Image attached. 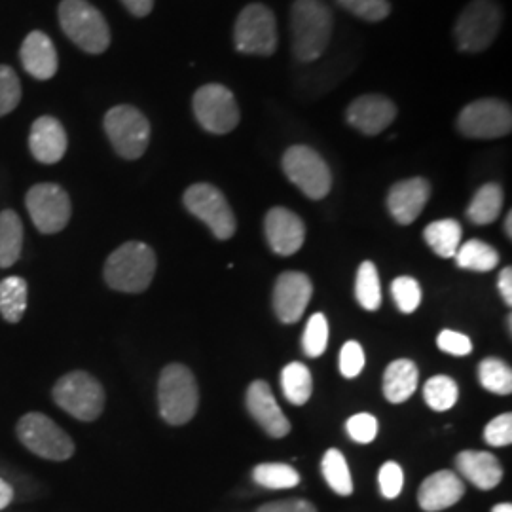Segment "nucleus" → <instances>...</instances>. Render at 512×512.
<instances>
[{
	"mask_svg": "<svg viewBox=\"0 0 512 512\" xmlns=\"http://www.w3.org/2000/svg\"><path fill=\"white\" fill-rule=\"evenodd\" d=\"M334 16L323 0H294L291 6L293 54L300 63L319 59L329 48Z\"/></svg>",
	"mask_w": 512,
	"mask_h": 512,
	"instance_id": "f257e3e1",
	"label": "nucleus"
},
{
	"mask_svg": "<svg viewBox=\"0 0 512 512\" xmlns=\"http://www.w3.org/2000/svg\"><path fill=\"white\" fill-rule=\"evenodd\" d=\"M156 253L143 241L120 245L105 262L103 277L118 293H145L156 274Z\"/></svg>",
	"mask_w": 512,
	"mask_h": 512,
	"instance_id": "f03ea898",
	"label": "nucleus"
},
{
	"mask_svg": "<svg viewBox=\"0 0 512 512\" xmlns=\"http://www.w3.org/2000/svg\"><path fill=\"white\" fill-rule=\"evenodd\" d=\"M158 404L169 425H184L196 416L200 389L190 368L179 363L165 366L158 382Z\"/></svg>",
	"mask_w": 512,
	"mask_h": 512,
	"instance_id": "7ed1b4c3",
	"label": "nucleus"
},
{
	"mask_svg": "<svg viewBox=\"0 0 512 512\" xmlns=\"http://www.w3.org/2000/svg\"><path fill=\"white\" fill-rule=\"evenodd\" d=\"M54 403L80 421H95L105 410V389L90 372L73 370L61 376L52 389Z\"/></svg>",
	"mask_w": 512,
	"mask_h": 512,
	"instance_id": "20e7f679",
	"label": "nucleus"
},
{
	"mask_svg": "<svg viewBox=\"0 0 512 512\" xmlns=\"http://www.w3.org/2000/svg\"><path fill=\"white\" fill-rule=\"evenodd\" d=\"M59 23L67 37L88 54H103L110 46V29L103 14L86 0H63Z\"/></svg>",
	"mask_w": 512,
	"mask_h": 512,
	"instance_id": "39448f33",
	"label": "nucleus"
},
{
	"mask_svg": "<svg viewBox=\"0 0 512 512\" xmlns=\"http://www.w3.org/2000/svg\"><path fill=\"white\" fill-rule=\"evenodd\" d=\"M503 23V12L494 0H471L459 14L454 37L461 52L478 54L494 44Z\"/></svg>",
	"mask_w": 512,
	"mask_h": 512,
	"instance_id": "423d86ee",
	"label": "nucleus"
},
{
	"mask_svg": "<svg viewBox=\"0 0 512 512\" xmlns=\"http://www.w3.org/2000/svg\"><path fill=\"white\" fill-rule=\"evenodd\" d=\"M19 442L38 458L67 461L73 458L74 442L52 418L40 412L25 414L16 425Z\"/></svg>",
	"mask_w": 512,
	"mask_h": 512,
	"instance_id": "0eeeda50",
	"label": "nucleus"
},
{
	"mask_svg": "<svg viewBox=\"0 0 512 512\" xmlns=\"http://www.w3.org/2000/svg\"><path fill=\"white\" fill-rule=\"evenodd\" d=\"M105 131L110 145L124 160H139L150 143L147 116L131 105H118L105 114Z\"/></svg>",
	"mask_w": 512,
	"mask_h": 512,
	"instance_id": "6e6552de",
	"label": "nucleus"
},
{
	"mask_svg": "<svg viewBox=\"0 0 512 512\" xmlns=\"http://www.w3.org/2000/svg\"><path fill=\"white\" fill-rule=\"evenodd\" d=\"M234 44L241 54L270 57L277 50V21L274 12L253 2L239 12L234 27Z\"/></svg>",
	"mask_w": 512,
	"mask_h": 512,
	"instance_id": "1a4fd4ad",
	"label": "nucleus"
},
{
	"mask_svg": "<svg viewBox=\"0 0 512 512\" xmlns=\"http://www.w3.org/2000/svg\"><path fill=\"white\" fill-rule=\"evenodd\" d=\"M283 171L287 179L302 190L310 200H323L332 188V173L317 150L294 145L283 154Z\"/></svg>",
	"mask_w": 512,
	"mask_h": 512,
	"instance_id": "9d476101",
	"label": "nucleus"
},
{
	"mask_svg": "<svg viewBox=\"0 0 512 512\" xmlns=\"http://www.w3.org/2000/svg\"><path fill=\"white\" fill-rule=\"evenodd\" d=\"M192 109L198 124L213 135H226L238 128L241 120L234 93L222 84H205L194 93Z\"/></svg>",
	"mask_w": 512,
	"mask_h": 512,
	"instance_id": "9b49d317",
	"label": "nucleus"
},
{
	"mask_svg": "<svg viewBox=\"0 0 512 512\" xmlns=\"http://www.w3.org/2000/svg\"><path fill=\"white\" fill-rule=\"evenodd\" d=\"M184 207L202 220L213 236L230 239L236 234V217L224 194L217 186L209 183L192 184L183 196Z\"/></svg>",
	"mask_w": 512,
	"mask_h": 512,
	"instance_id": "f8f14e48",
	"label": "nucleus"
},
{
	"mask_svg": "<svg viewBox=\"0 0 512 512\" xmlns=\"http://www.w3.org/2000/svg\"><path fill=\"white\" fill-rule=\"evenodd\" d=\"M458 129L469 139H499L512 129V110L501 99H478L459 112Z\"/></svg>",
	"mask_w": 512,
	"mask_h": 512,
	"instance_id": "ddd939ff",
	"label": "nucleus"
},
{
	"mask_svg": "<svg viewBox=\"0 0 512 512\" xmlns=\"http://www.w3.org/2000/svg\"><path fill=\"white\" fill-rule=\"evenodd\" d=\"M25 205L38 232L46 236L65 230L73 213L67 190L54 183L35 184L25 196Z\"/></svg>",
	"mask_w": 512,
	"mask_h": 512,
	"instance_id": "4468645a",
	"label": "nucleus"
},
{
	"mask_svg": "<svg viewBox=\"0 0 512 512\" xmlns=\"http://www.w3.org/2000/svg\"><path fill=\"white\" fill-rule=\"evenodd\" d=\"M346 118L351 128L361 131L368 137H376L389 128L397 118V105L385 95L368 93L351 101Z\"/></svg>",
	"mask_w": 512,
	"mask_h": 512,
	"instance_id": "2eb2a0df",
	"label": "nucleus"
},
{
	"mask_svg": "<svg viewBox=\"0 0 512 512\" xmlns=\"http://www.w3.org/2000/svg\"><path fill=\"white\" fill-rule=\"evenodd\" d=\"M311 293L313 287L308 275L302 272H283L275 283L274 308L277 317L287 325L300 321L310 304Z\"/></svg>",
	"mask_w": 512,
	"mask_h": 512,
	"instance_id": "dca6fc26",
	"label": "nucleus"
},
{
	"mask_svg": "<svg viewBox=\"0 0 512 512\" xmlns=\"http://www.w3.org/2000/svg\"><path fill=\"white\" fill-rule=\"evenodd\" d=\"M264 230L272 251L281 256L298 253L306 239L304 220L285 207H274L268 211L264 220Z\"/></svg>",
	"mask_w": 512,
	"mask_h": 512,
	"instance_id": "f3484780",
	"label": "nucleus"
},
{
	"mask_svg": "<svg viewBox=\"0 0 512 512\" xmlns=\"http://www.w3.org/2000/svg\"><path fill=\"white\" fill-rule=\"evenodd\" d=\"M247 408L256 423L274 439H283L291 433V421L281 412L274 391L264 380H256L247 391Z\"/></svg>",
	"mask_w": 512,
	"mask_h": 512,
	"instance_id": "a211bd4d",
	"label": "nucleus"
},
{
	"mask_svg": "<svg viewBox=\"0 0 512 512\" xmlns=\"http://www.w3.org/2000/svg\"><path fill=\"white\" fill-rule=\"evenodd\" d=\"M431 198V184L423 177H414L393 184L387 194V209L399 224H412Z\"/></svg>",
	"mask_w": 512,
	"mask_h": 512,
	"instance_id": "6ab92c4d",
	"label": "nucleus"
},
{
	"mask_svg": "<svg viewBox=\"0 0 512 512\" xmlns=\"http://www.w3.org/2000/svg\"><path fill=\"white\" fill-rule=\"evenodd\" d=\"M67 133L54 116H42L31 128L29 148L40 164L52 165L63 160L67 152Z\"/></svg>",
	"mask_w": 512,
	"mask_h": 512,
	"instance_id": "aec40b11",
	"label": "nucleus"
},
{
	"mask_svg": "<svg viewBox=\"0 0 512 512\" xmlns=\"http://www.w3.org/2000/svg\"><path fill=\"white\" fill-rule=\"evenodd\" d=\"M465 494V484L452 471H437L423 480L418 501L423 511L439 512L456 505Z\"/></svg>",
	"mask_w": 512,
	"mask_h": 512,
	"instance_id": "412c9836",
	"label": "nucleus"
},
{
	"mask_svg": "<svg viewBox=\"0 0 512 512\" xmlns=\"http://www.w3.org/2000/svg\"><path fill=\"white\" fill-rule=\"evenodd\" d=\"M19 57L25 73L31 74L37 80H50L57 73L59 61L54 42L40 31H33L31 35H27L21 44Z\"/></svg>",
	"mask_w": 512,
	"mask_h": 512,
	"instance_id": "4be33fe9",
	"label": "nucleus"
},
{
	"mask_svg": "<svg viewBox=\"0 0 512 512\" xmlns=\"http://www.w3.org/2000/svg\"><path fill=\"white\" fill-rule=\"evenodd\" d=\"M459 473L469 482H473L478 490H494L503 478L501 463L490 452L465 450L456 459Z\"/></svg>",
	"mask_w": 512,
	"mask_h": 512,
	"instance_id": "5701e85b",
	"label": "nucleus"
},
{
	"mask_svg": "<svg viewBox=\"0 0 512 512\" xmlns=\"http://www.w3.org/2000/svg\"><path fill=\"white\" fill-rule=\"evenodd\" d=\"M418 387V366L408 359H397L384 374V395L389 403L408 401Z\"/></svg>",
	"mask_w": 512,
	"mask_h": 512,
	"instance_id": "b1692460",
	"label": "nucleus"
},
{
	"mask_svg": "<svg viewBox=\"0 0 512 512\" xmlns=\"http://www.w3.org/2000/svg\"><path fill=\"white\" fill-rule=\"evenodd\" d=\"M23 251V222L18 213L6 209L0 213V268H12Z\"/></svg>",
	"mask_w": 512,
	"mask_h": 512,
	"instance_id": "393cba45",
	"label": "nucleus"
},
{
	"mask_svg": "<svg viewBox=\"0 0 512 512\" xmlns=\"http://www.w3.org/2000/svg\"><path fill=\"white\" fill-rule=\"evenodd\" d=\"M27 281L19 275H10L0 281V315L6 323L18 325L27 311Z\"/></svg>",
	"mask_w": 512,
	"mask_h": 512,
	"instance_id": "a878e982",
	"label": "nucleus"
},
{
	"mask_svg": "<svg viewBox=\"0 0 512 512\" xmlns=\"http://www.w3.org/2000/svg\"><path fill=\"white\" fill-rule=\"evenodd\" d=\"M461 236H463L461 224L454 219L435 220L423 232L427 245L442 258L456 256L461 245Z\"/></svg>",
	"mask_w": 512,
	"mask_h": 512,
	"instance_id": "bb28decb",
	"label": "nucleus"
},
{
	"mask_svg": "<svg viewBox=\"0 0 512 512\" xmlns=\"http://www.w3.org/2000/svg\"><path fill=\"white\" fill-rule=\"evenodd\" d=\"M503 209V188L499 184L488 183L478 188L473 202L467 209V217L478 226L492 224Z\"/></svg>",
	"mask_w": 512,
	"mask_h": 512,
	"instance_id": "cd10ccee",
	"label": "nucleus"
},
{
	"mask_svg": "<svg viewBox=\"0 0 512 512\" xmlns=\"http://www.w3.org/2000/svg\"><path fill=\"white\" fill-rule=\"evenodd\" d=\"M456 262L463 270L484 274V272H492L499 264V253L492 245H488L480 239H471V241L459 245Z\"/></svg>",
	"mask_w": 512,
	"mask_h": 512,
	"instance_id": "c85d7f7f",
	"label": "nucleus"
},
{
	"mask_svg": "<svg viewBox=\"0 0 512 512\" xmlns=\"http://www.w3.org/2000/svg\"><path fill=\"white\" fill-rule=\"evenodd\" d=\"M281 387L289 403L302 406L311 397L310 368L302 363H289L281 372Z\"/></svg>",
	"mask_w": 512,
	"mask_h": 512,
	"instance_id": "c756f323",
	"label": "nucleus"
},
{
	"mask_svg": "<svg viewBox=\"0 0 512 512\" xmlns=\"http://www.w3.org/2000/svg\"><path fill=\"white\" fill-rule=\"evenodd\" d=\"M355 296L359 304L368 311H376L382 304V287H380V275L376 266L365 260L359 266L357 283H355Z\"/></svg>",
	"mask_w": 512,
	"mask_h": 512,
	"instance_id": "7c9ffc66",
	"label": "nucleus"
},
{
	"mask_svg": "<svg viewBox=\"0 0 512 512\" xmlns=\"http://www.w3.org/2000/svg\"><path fill=\"white\" fill-rule=\"evenodd\" d=\"M323 476L329 482L332 492L338 495L353 494V480L349 473L348 461L344 458V454L336 448H330L329 452L323 456Z\"/></svg>",
	"mask_w": 512,
	"mask_h": 512,
	"instance_id": "2f4dec72",
	"label": "nucleus"
},
{
	"mask_svg": "<svg viewBox=\"0 0 512 512\" xmlns=\"http://www.w3.org/2000/svg\"><path fill=\"white\" fill-rule=\"evenodd\" d=\"M253 478L258 486L268 490H287L300 484V475L285 463H262L255 467Z\"/></svg>",
	"mask_w": 512,
	"mask_h": 512,
	"instance_id": "473e14b6",
	"label": "nucleus"
},
{
	"mask_svg": "<svg viewBox=\"0 0 512 512\" xmlns=\"http://www.w3.org/2000/svg\"><path fill=\"white\" fill-rule=\"evenodd\" d=\"M478 380L484 389L495 395H509L512 391L511 366L495 357L484 359L478 366Z\"/></svg>",
	"mask_w": 512,
	"mask_h": 512,
	"instance_id": "72a5a7b5",
	"label": "nucleus"
},
{
	"mask_svg": "<svg viewBox=\"0 0 512 512\" xmlns=\"http://www.w3.org/2000/svg\"><path fill=\"white\" fill-rule=\"evenodd\" d=\"M458 397V384L450 376H435L423 387V399L435 412L450 410Z\"/></svg>",
	"mask_w": 512,
	"mask_h": 512,
	"instance_id": "f704fd0d",
	"label": "nucleus"
},
{
	"mask_svg": "<svg viewBox=\"0 0 512 512\" xmlns=\"http://www.w3.org/2000/svg\"><path fill=\"white\" fill-rule=\"evenodd\" d=\"M304 353L315 359L321 357L329 344V323L323 313H313L304 330Z\"/></svg>",
	"mask_w": 512,
	"mask_h": 512,
	"instance_id": "c9c22d12",
	"label": "nucleus"
},
{
	"mask_svg": "<svg viewBox=\"0 0 512 512\" xmlns=\"http://www.w3.org/2000/svg\"><path fill=\"white\" fill-rule=\"evenodd\" d=\"M391 293L397 308L403 313H414L420 308L421 287L414 277H408V275L397 277L391 285Z\"/></svg>",
	"mask_w": 512,
	"mask_h": 512,
	"instance_id": "e433bc0d",
	"label": "nucleus"
},
{
	"mask_svg": "<svg viewBox=\"0 0 512 512\" xmlns=\"http://www.w3.org/2000/svg\"><path fill=\"white\" fill-rule=\"evenodd\" d=\"M336 2L355 18L365 19L370 23L384 21L391 14V4L387 0H336Z\"/></svg>",
	"mask_w": 512,
	"mask_h": 512,
	"instance_id": "4c0bfd02",
	"label": "nucleus"
},
{
	"mask_svg": "<svg viewBox=\"0 0 512 512\" xmlns=\"http://www.w3.org/2000/svg\"><path fill=\"white\" fill-rule=\"evenodd\" d=\"M21 101V82L18 74L8 67L0 65V116L10 114Z\"/></svg>",
	"mask_w": 512,
	"mask_h": 512,
	"instance_id": "58836bf2",
	"label": "nucleus"
},
{
	"mask_svg": "<svg viewBox=\"0 0 512 512\" xmlns=\"http://www.w3.org/2000/svg\"><path fill=\"white\" fill-rule=\"evenodd\" d=\"M378 420L372 414H355L348 420V435L359 444H368L378 437Z\"/></svg>",
	"mask_w": 512,
	"mask_h": 512,
	"instance_id": "ea45409f",
	"label": "nucleus"
},
{
	"mask_svg": "<svg viewBox=\"0 0 512 512\" xmlns=\"http://www.w3.org/2000/svg\"><path fill=\"white\" fill-rule=\"evenodd\" d=\"M365 368V351L359 342H346L340 351V372L344 378H357Z\"/></svg>",
	"mask_w": 512,
	"mask_h": 512,
	"instance_id": "a19ab883",
	"label": "nucleus"
},
{
	"mask_svg": "<svg viewBox=\"0 0 512 512\" xmlns=\"http://www.w3.org/2000/svg\"><path fill=\"white\" fill-rule=\"evenodd\" d=\"M380 490L387 499H395L403 492V469L395 461H387L380 469Z\"/></svg>",
	"mask_w": 512,
	"mask_h": 512,
	"instance_id": "79ce46f5",
	"label": "nucleus"
},
{
	"mask_svg": "<svg viewBox=\"0 0 512 512\" xmlns=\"http://www.w3.org/2000/svg\"><path fill=\"white\" fill-rule=\"evenodd\" d=\"M484 439L495 448L509 446L512 442V414L507 412V414H501L495 420L490 421L486 425Z\"/></svg>",
	"mask_w": 512,
	"mask_h": 512,
	"instance_id": "37998d69",
	"label": "nucleus"
},
{
	"mask_svg": "<svg viewBox=\"0 0 512 512\" xmlns=\"http://www.w3.org/2000/svg\"><path fill=\"white\" fill-rule=\"evenodd\" d=\"M437 346L440 351L456 355V357H465L473 351L471 338L461 332H456V330H442L437 338Z\"/></svg>",
	"mask_w": 512,
	"mask_h": 512,
	"instance_id": "c03bdc74",
	"label": "nucleus"
},
{
	"mask_svg": "<svg viewBox=\"0 0 512 512\" xmlns=\"http://www.w3.org/2000/svg\"><path fill=\"white\" fill-rule=\"evenodd\" d=\"M256 512H317L310 501L304 499H283L262 505Z\"/></svg>",
	"mask_w": 512,
	"mask_h": 512,
	"instance_id": "a18cd8bd",
	"label": "nucleus"
},
{
	"mask_svg": "<svg viewBox=\"0 0 512 512\" xmlns=\"http://www.w3.org/2000/svg\"><path fill=\"white\" fill-rule=\"evenodd\" d=\"M129 14L135 18H147L154 8V0H122Z\"/></svg>",
	"mask_w": 512,
	"mask_h": 512,
	"instance_id": "49530a36",
	"label": "nucleus"
},
{
	"mask_svg": "<svg viewBox=\"0 0 512 512\" xmlns=\"http://www.w3.org/2000/svg\"><path fill=\"white\" fill-rule=\"evenodd\" d=\"M499 293L503 296V300L507 302V306L512 304V268H505L499 275Z\"/></svg>",
	"mask_w": 512,
	"mask_h": 512,
	"instance_id": "de8ad7c7",
	"label": "nucleus"
},
{
	"mask_svg": "<svg viewBox=\"0 0 512 512\" xmlns=\"http://www.w3.org/2000/svg\"><path fill=\"white\" fill-rule=\"evenodd\" d=\"M14 499V488L4 480L0 478V511L6 509Z\"/></svg>",
	"mask_w": 512,
	"mask_h": 512,
	"instance_id": "09e8293b",
	"label": "nucleus"
},
{
	"mask_svg": "<svg viewBox=\"0 0 512 512\" xmlns=\"http://www.w3.org/2000/svg\"><path fill=\"white\" fill-rule=\"evenodd\" d=\"M492 512H512V505L511 503H499V505H495Z\"/></svg>",
	"mask_w": 512,
	"mask_h": 512,
	"instance_id": "8fccbe9b",
	"label": "nucleus"
},
{
	"mask_svg": "<svg viewBox=\"0 0 512 512\" xmlns=\"http://www.w3.org/2000/svg\"><path fill=\"white\" fill-rule=\"evenodd\" d=\"M505 232H507V238H512V213H509L505 219Z\"/></svg>",
	"mask_w": 512,
	"mask_h": 512,
	"instance_id": "3c124183",
	"label": "nucleus"
}]
</instances>
